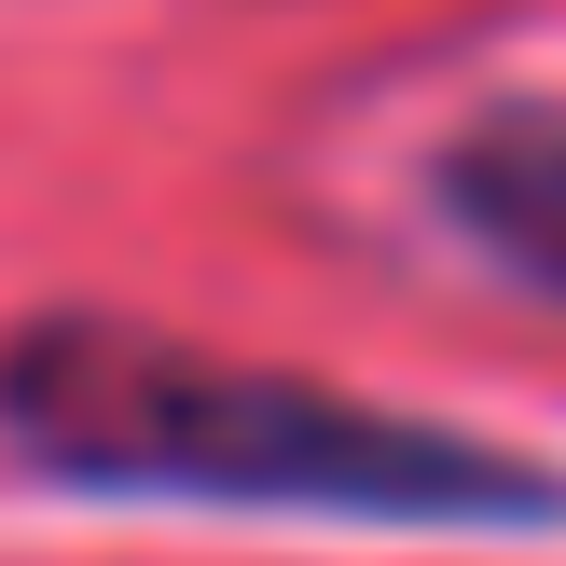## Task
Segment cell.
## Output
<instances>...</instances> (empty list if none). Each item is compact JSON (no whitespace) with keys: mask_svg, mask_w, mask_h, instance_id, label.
Returning <instances> with one entry per match:
<instances>
[{"mask_svg":"<svg viewBox=\"0 0 566 566\" xmlns=\"http://www.w3.org/2000/svg\"><path fill=\"white\" fill-rule=\"evenodd\" d=\"M0 457L70 497H166V512H332L401 525V539H457V525L553 539L566 525L553 457L359 401L291 359L180 346L111 304H42L0 332Z\"/></svg>","mask_w":566,"mask_h":566,"instance_id":"obj_1","label":"cell"},{"mask_svg":"<svg viewBox=\"0 0 566 566\" xmlns=\"http://www.w3.org/2000/svg\"><path fill=\"white\" fill-rule=\"evenodd\" d=\"M429 208L484 276L566 304V97H484L429 153Z\"/></svg>","mask_w":566,"mask_h":566,"instance_id":"obj_2","label":"cell"}]
</instances>
